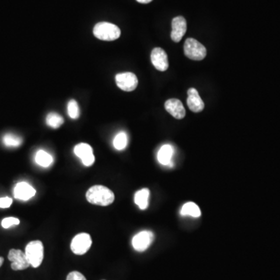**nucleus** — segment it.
Here are the masks:
<instances>
[{"label": "nucleus", "mask_w": 280, "mask_h": 280, "mask_svg": "<svg viewBox=\"0 0 280 280\" xmlns=\"http://www.w3.org/2000/svg\"><path fill=\"white\" fill-rule=\"evenodd\" d=\"M86 198L93 205L108 206L114 202V194L106 186H94L88 189Z\"/></svg>", "instance_id": "nucleus-1"}, {"label": "nucleus", "mask_w": 280, "mask_h": 280, "mask_svg": "<svg viewBox=\"0 0 280 280\" xmlns=\"http://www.w3.org/2000/svg\"><path fill=\"white\" fill-rule=\"evenodd\" d=\"M94 34L96 38L100 40L112 42L119 38L121 35V30L118 26L113 24L100 22L95 25Z\"/></svg>", "instance_id": "nucleus-2"}, {"label": "nucleus", "mask_w": 280, "mask_h": 280, "mask_svg": "<svg viewBox=\"0 0 280 280\" xmlns=\"http://www.w3.org/2000/svg\"><path fill=\"white\" fill-rule=\"evenodd\" d=\"M25 254L30 266L38 268L44 259V245L40 240L29 242L25 248Z\"/></svg>", "instance_id": "nucleus-3"}, {"label": "nucleus", "mask_w": 280, "mask_h": 280, "mask_svg": "<svg viewBox=\"0 0 280 280\" xmlns=\"http://www.w3.org/2000/svg\"><path fill=\"white\" fill-rule=\"evenodd\" d=\"M184 54L186 57L194 61H201L206 56L205 46L194 38H188L184 42Z\"/></svg>", "instance_id": "nucleus-4"}, {"label": "nucleus", "mask_w": 280, "mask_h": 280, "mask_svg": "<svg viewBox=\"0 0 280 280\" xmlns=\"http://www.w3.org/2000/svg\"><path fill=\"white\" fill-rule=\"evenodd\" d=\"M92 245L90 235L82 233L74 236L71 242V250L78 256L86 254Z\"/></svg>", "instance_id": "nucleus-5"}, {"label": "nucleus", "mask_w": 280, "mask_h": 280, "mask_svg": "<svg viewBox=\"0 0 280 280\" xmlns=\"http://www.w3.org/2000/svg\"><path fill=\"white\" fill-rule=\"evenodd\" d=\"M8 259L11 262V268L14 271L24 270L30 266L24 252L18 249H11L8 254Z\"/></svg>", "instance_id": "nucleus-6"}, {"label": "nucleus", "mask_w": 280, "mask_h": 280, "mask_svg": "<svg viewBox=\"0 0 280 280\" xmlns=\"http://www.w3.org/2000/svg\"><path fill=\"white\" fill-rule=\"evenodd\" d=\"M154 240V234L152 232L149 230L141 231L132 238V244L137 252H145L150 246Z\"/></svg>", "instance_id": "nucleus-7"}, {"label": "nucleus", "mask_w": 280, "mask_h": 280, "mask_svg": "<svg viewBox=\"0 0 280 280\" xmlns=\"http://www.w3.org/2000/svg\"><path fill=\"white\" fill-rule=\"evenodd\" d=\"M116 81L117 86L126 92H131L138 86V79L132 72L118 74L116 76Z\"/></svg>", "instance_id": "nucleus-8"}, {"label": "nucleus", "mask_w": 280, "mask_h": 280, "mask_svg": "<svg viewBox=\"0 0 280 280\" xmlns=\"http://www.w3.org/2000/svg\"><path fill=\"white\" fill-rule=\"evenodd\" d=\"M74 152L78 158H80L85 166H90L94 164L95 158L93 149L89 144H78L74 148Z\"/></svg>", "instance_id": "nucleus-9"}, {"label": "nucleus", "mask_w": 280, "mask_h": 280, "mask_svg": "<svg viewBox=\"0 0 280 280\" xmlns=\"http://www.w3.org/2000/svg\"><path fill=\"white\" fill-rule=\"evenodd\" d=\"M151 62L154 67L161 72L166 71L169 66L168 54L161 48H156L152 50L151 52Z\"/></svg>", "instance_id": "nucleus-10"}, {"label": "nucleus", "mask_w": 280, "mask_h": 280, "mask_svg": "<svg viewBox=\"0 0 280 280\" xmlns=\"http://www.w3.org/2000/svg\"><path fill=\"white\" fill-rule=\"evenodd\" d=\"M187 32V22L183 16H179L174 18L172 20V30L170 37L174 42H180Z\"/></svg>", "instance_id": "nucleus-11"}, {"label": "nucleus", "mask_w": 280, "mask_h": 280, "mask_svg": "<svg viewBox=\"0 0 280 280\" xmlns=\"http://www.w3.org/2000/svg\"><path fill=\"white\" fill-rule=\"evenodd\" d=\"M164 107L166 112L172 114L174 118L182 119L186 117V112L184 105L178 99H169L165 102Z\"/></svg>", "instance_id": "nucleus-12"}, {"label": "nucleus", "mask_w": 280, "mask_h": 280, "mask_svg": "<svg viewBox=\"0 0 280 280\" xmlns=\"http://www.w3.org/2000/svg\"><path fill=\"white\" fill-rule=\"evenodd\" d=\"M36 194V190L26 182H20L14 188V197L22 201H28Z\"/></svg>", "instance_id": "nucleus-13"}, {"label": "nucleus", "mask_w": 280, "mask_h": 280, "mask_svg": "<svg viewBox=\"0 0 280 280\" xmlns=\"http://www.w3.org/2000/svg\"><path fill=\"white\" fill-rule=\"evenodd\" d=\"M188 106L192 112L194 113H198L205 108V104L202 100L197 90L194 88H190L188 90Z\"/></svg>", "instance_id": "nucleus-14"}, {"label": "nucleus", "mask_w": 280, "mask_h": 280, "mask_svg": "<svg viewBox=\"0 0 280 280\" xmlns=\"http://www.w3.org/2000/svg\"><path fill=\"white\" fill-rule=\"evenodd\" d=\"M174 149L172 146L166 144L161 147L158 151V160L159 163L164 166H173L172 158H173Z\"/></svg>", "instance_id": "nucleus-15"}, {"label": "nucleus", "mask_w": 280, "mask_h": 280, "mask_svg": "<svg viewBox=\"0 0 280 280\" xmlns=\"http://www.w3.org/2000/svg\"><path fill=\"white\" fill-rule=\"evenodd\" d=\"M150 193L148 188L141 189L136 193L134 201L140 210H146L149 206Z\"/></svg>", "instance_id": "nucleus-16"}, {"label": "nucleus", "mask_w": 280, "mask_h": 280, "mask_svg": "<svg viewBox=\"0 0 280 280\" xmlns=\"http://www.w3.org/2000/svg\"><path fill=\"white\" fill-rule=\"evenodd\" d=\"M180 214L182 216H190L194 218H198L201 216V210L196 203L189 202L182 206Z\"/></svg>", "instance_id": "nucleus-17"}, {"label": "nucleus", "mask_w": 280, "mask_h": 280, "mask_svg": "<svg viewBox=\"0 0 280 280\" xmlns=\"http://www.w3.org/2000/svg\"><path fill=\"white\" fill-rule=\"evenodd\" d=\"M35 161L40 166L48 168V166H50L52 164L53 158L50 154H48L46 151L40 150L36 154Z\"/></svg>", "instance_id": "nucleus-18"}, {"label": "nucleus", "mask_w": 280, "mask_h": 280, "mask_svg": "<svg viewBox=\"0 0 280 280\" xmlns=\"http://www.w3.org/2000/svg\"><path fill=\"white\" fill-rule=\"evenodd\" d=\"M2 142L6 147H18L23 142V140L18 136L14 135L12 133H8L2 138Z\"/></svg>", "instance_id": "nucleus-19"}, {"label": "nucleus", "mask_w": 280, "mask_h": 280, "mask_svg": "<svg viewBox=\"0 0 280 280\" xmlns=\"http://www.w3.org/2000/svg\"><path fill=\"white\" fill-rule=\"evenodd\" d=\"M64 122V119L60 114L54 112L49 113L46 118V123L48 126H50L52 128H60V126Z\"/></svg>", "instance_id": "nucleus-20"}, {"label": "nucleus", "mask_w": 280, "mask_h": 280, "mask_svg": "<svg viewBox=\"0 0 280 280\" xmlns=\"http://www.w3.org/2000/svg\"><path fill=\"white\" fill-rule=\"evenodd\" d=\"M127 144H128V138H127L126 133L124 132H121L117 134L113 140V145L118 150H124L127 146Z\"/></svg>", "instance_id": "nucleus-21"}, {"label": "nucleus", "mask_w": 280, "mask_h": 280, "mask_svg": "<svg viewBox=\"0 0 280 280\" xmlns=\"http://www.w3.org/2000/svg\"><path fill=\"white\" fill-rule=\"evenodd\" d=\"M68 114L72 119H77L80 117V112L79 105L75 100H70L68 103Z\"/></svg>", "instance_id": "nucleus-22"}, {"label": "nucleus", "mask_w": 280, "mask_h": 280, "mask_svg": "<svg viewBox=\"0 0 280 280\" xmlns=\"http://www.w3.org/2000/svg\"><path fill=\"white\" fill-rule=\"evenodd\" d=\"M19 224L20 220L16 217H7V218L2 220V226L5 229H8V228L12 226H16Z\"/></svg>", "instance_id": "nucleus-23"}, {"label": "nucleus", "mask_w": 280, "mask_h": 280, "mask_svg": "<svg viewBox=\"0 0 280 280\" xmlns=\"http://www.w3.org/2000/svg\"><path fill=\"white\" fill-rule=\"evenodd\" d=\"M66 280H86L82 273L79 272L74 271L71 272L67 276Z\"/></svg>", "instance_id": "nucleus-24"}, {"label": "nucleus", "mask_w": 280, "mask_h": 280, "mask_svg": "<svg viewBox=\"0 0 280 280\" xmlns=\"http://www.w3.org/2000/svg\"><path fill=\"white\" fill-rule=\"evenodd\" d=\"M12 200L10 197H4L0 198V208H9L12 205Z\"/></svg>", "instance_id": "nucleus-25"}, {"label": "nucleus", "mask_w": 280, "mask_h": 280, "mask_svg": "<svg viewBox=\"0 0 280 280\" xmlns=\"http://www.w3.org/2000/svg\"><path fill=\"white\" fill-rule=\"evenodd\" d=\"M140 4H147L152 2V0H136Z\"/></svg>", "instance_id": "nucleus-26"}, {"label": "nucleus", "mask_w": 280, "mask_h": 280, "mask_svg": "<svg viewBox=\"0 0 280 280\" xmlns=\"http://www.w3.org/2000/svg\"><path fill=\"white\" fill-rule=\"evenodd\" d=\"M4 258L2 257H0V267L4 264Z\"/></svg>", "instance_id": "nucleus-27"}]
</instances>
